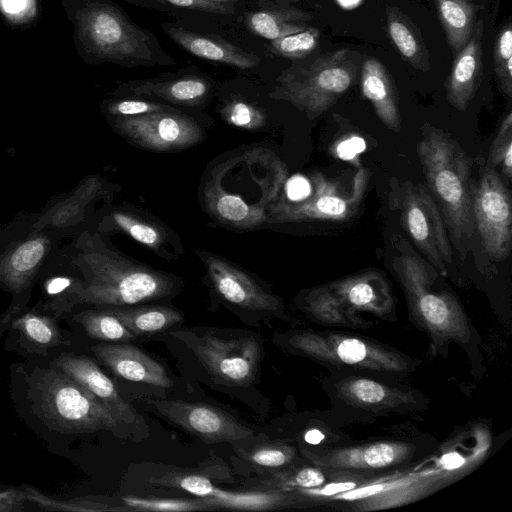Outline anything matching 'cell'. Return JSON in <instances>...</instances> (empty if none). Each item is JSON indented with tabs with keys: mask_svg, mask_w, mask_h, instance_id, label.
I'll list each match as a JSON object with an SVG mask.
<instances>
[{
	"mask_svg": "<svg viewBox=\"0 0 512 512\" xmlns=\"http://www.w3.org/2000/svg\"><path fill=\"white\" fill-rule=\"evenodd\" d=\"M416 149L427 188L440 209L451 245L465 260L476 234L470 158L449 133L428 123L421 126Z\"/></svg>",
	"mask_w": 512,
	"mask_h": 512,
	"instance_id": "obj_1",
	"label": "cell"
},
{
	"mask_svg": "<svg viewBox=\"0 0 512 512\" xmlns=\"http://www.w3.org/2000/svg\"><path fill=\"white\" fill-rule=\"evenodd\" d=\"M360 55L348 48L319 55L284 70L270 97L283 100L314 120L328 111L353 85Z\"/></svg>",
	"mask_w": 512,
	"mask_h": 512,
	"instance_id": "obj_2",
	"label": "cell"
},
{
	"mask_svg": "<svg viewBox=\"0 0 512 512\" xmlns=\"http://www.w3.org/2000/svg\"><path fill=\"white\" fill-rule=\"evenodd\" d=\"M91 260L92 279L76 293V302L131 306L169 297L180 286L175 275L115 252L98 253Z\"/></svg>",
	"mask_w": 512,
	"mask_h": 512,
	"instance_id": "obj_3",
	"label": "cell"
},
{
	"mask_svg": "<svg viewBox=\"0 0 512 512\" xmlns=\"http://www.w3.org/2000/svg\"><path fill=\"white\" fill-rule=\"evenodd\" d=\"M31 393L41 419L58 431H115L121 424L83 387L53 367L36 373Z\"/></svg>",
	"mask_w": 512,
	"mask_h": 512,
	"instance_id": "obj_4",
	"label": "cell"
},
{
	"mask_svg": "<svg viewBox=\"0 0 512 512\" xmlns=\"http://www.w3.org/2000/svg\"><path fill=\"white\" fill-rule=\"evenodd\" d=\"M291 353L322 363L382 374L410 371L408 358L368 339L335 332L293 331L278 335Z\"/></svg>",
	"mask_w": 512,
	"mask_h": 512,
	"instance_id": "obj_5",
	"label": "cell"
},
{
	"mask_svg": "<svg viewBox=\"0 0 512 512\" xmlns=\"http://www.w3.org/2000/svg\"><path fill=\"white\" fill-rule=\"evenodd\" d=\"M79 37L93 56L126 66H149L155 54L149 35L108 4L94 3L77 14Z\"/></svg>",
	"mask_w": 512,
	"mask_h": 512,
	"instance_id": "obj_6",
	"label": "cell"
},
{
	"mask_svg": "<svg viewBox=\"0 0 512 512\" xmlns=\"http://www.w3.org/2000/svg\"><path fill=\"white\" fill-rule=\"evenodd\" d=\"M369 178L370 172L365 168H360L347 183L314 171L308 194L299 200L278 199L269 210L267 222L348 220L362 204Z\"/></svg>",
	"mask_w": 512,
	"mask_h": 512,
	"instance_id": "obj_7",
	"label": "cell"
},
{
	"mask_svg": "<svg viewBox=\"0 0 512 512\" xmlns=\"http://www.w3.org/2000/svg\"><path fill=\"white\" fill-rule=\"evenodd\" d=\"M389 203L398 211L403 229L442 276L452 263V245L440 209L429 189L411 181L391 179Z\"/></svg>",
	"mask_w": 512,
	"mask_h": 512,
	"instance_id": "obj_8",
	"label": "cell"
},
{
	"mask_svg": "<svg viewBox=\"0 0 512 512\" xmlns=\"http://www.w3.org/2000/svg\"><path fill=\"white\" fill-rule=\"evenodd\" d=\"M171 334L186 342L205 369L225 385L246 386L254 380L262 356L259 337L244 332L225 336L211 328Z\"/></svg>",
	"mask_w": 512,
	"mask_h": 512,
	"instance_id": "obj_9",
	"label": "cell"
},
{
	"mask_svg": "<svg viewBox=\"0 0 512 512\" xmlns=\"http://www.w3.org/2000/svg\"><path fill=\"white\" fill-rule=\"evenodd\" d=\"M472 212L486 253L495 261L505 260L512 243V201L496 169L486 166L472 187Z\"/></svg>",
	"mask_w": 512,
	"mask_h": 512,
	"instance_id": "obj_10",
	"label": "cell"
},
{
	"mask_svg": "<svg viewBox=\"0 0 512 512\" xmlns=\"http://www.w3.org/2000/svg\"><path fill=\"white\" fill-rule=\"evenodd\" d=\"M114 126L129 142L157 152L186 149L204 138V133L196 121L171 110L117 117Z\"/></svg>",
	"mask_w": 512,
	"mask_h": 512,
	"instance_id": "obj_11",
	"label": "cell"
},
{
	"mask_svg": "<svg viewBox=\"0 0 512 512\" xmlns=\"http://www.w3.org/2000/svg\"><path fill=\"white\" fill-rule=\"evenodd\" d=\"M159 415L206 443L231 442L249 438L253 431L229 413L201 403L147 399Z\"/></svg>",
	"mask_w": 512,
	"mask_h": 512,
	"instance_id": "obj_12",
	"label": "cell"
},
{
	"mask_svg": "<svg viewBox=\"0 0 512 512\" xmlns=\"http://www.w3.org/2000/svg\"><path fill=\"white\" fill-rule=\"evenodd\" d=\"M196 254L205 264L214 289L225 301L264 315L278 316L283 312L281 298L265 289L251 274L206 250H196Z\"/></svg>",
	"mask_w": 512,
	"mask_h": 512,
	"instance_id": "obj_13",
	"label": "cell"
},
{
	"mask_svg": "<svg viewBox=\"0 0 512 512\" xmlns=\"http://www.w3.org/2000/svg\"><path fill=\"white\" fill-rule=\"evenodd\" d=\"M166 485L184 490L204 498L214 509L236 510H273L293 503L292 491L261 490L233 492L214 486L209 479L201 475L187 474L175 476L165 481Z\"/></svg>",
	"mask_w": 512,
	"mask_h": 512,
	"instance_id": "obj_14",
	"label": "cell"
},
{
	"mask_svg": "<svg viewBox=\"0 0 512 512\" xmlns=\"http://www.w3.org/2000/svg\"><path fill=\"white\" fill-rule=\"evenodd\" d=\"M52 367L77 382L120 423L140 422L137 413L121 396L116 385L91 358L83 355L62 354L53 362Z\"/></svg>",
	"mask_w": 512,
	"mask_h": 512,
	"instance_id": "obj_15",
	"label": "cell"
},
{
	"mask_svg": "<svg viewBox=\"0 0 512 512\" xmlns=\"http://www.w3.org/2000/svg\"><path fill=\"white\" fill-rule=\"evenodd\" d=\"M349 312L369 311L382 315L391 310L393 297L386 277L367 270L324 285Z\"/></svg>",
	"mask_w": 512,
	"mask_h": 512,
	"instance_id": "obj_16",
	"label": "cell"
},
{
	"mask_svg": "<svg viewBox=\"0 0 512 512\" xmlns=\"http://www.w3.org/2000/svg\"><path fill=\"white\" fill-rule=\"evenodd\" d=\"M91 349L96 357L120 378L162 388L173 385L164 366L133 345L125 342H106Z\"/></svg>",
	"mask_w": 512,
	"mask_h": 512,
	"instance_id": "obj_17",
	"label": "cell"
},
{
	"mask_svg": "<svg viewBox=\"0 0 512 512\" xmlns=\"http://www.w3.org/2000/svg\"><path fill=\"white\" fill-rule=\"evenodd\" d=\"M410 448L400 442H375L353 448H342L315 454H304L318 465L354 471L381 470L399 464L409 455Z\"/></svg>",
	"mask_w": 512,
	"mask_h": 512,
	"instance_id": "obj_18",
	"label": "cell"
},
{
	"mask_svg": "<svg viewBox=\"0 0 512 512\" xmlns=\"http://www.w3.org/2000/svg\"><path fill=\"white\" fill-rule=\"evenodd\" d=\"M483 21L475 22L464 47L454 56L452 70L446 82V97L457 110L464 111L473 99L483 75Z\"/></svg>",
	"mask_w": 512,
	"mask_h": 512,
	"instance_id": "obj_19",
	"label": "cell"
},
{
	"mask_svg": "<svg viewBox=\"0 0 512 512\" xmlns=\"http://www.w3.org/2000/svg\"><path fill=\"white\" fill-rule=\"evenodd\" d=\"M361 91L381 122L395 132L401 128L397 94L386 67L375 58H366L361 67Z\"/></svg>",
	"mask_w": 512,
	"mask_h": 512,
	"instance_id": "obj_20",
	"label": "cell"
},
{
	"mask_svg": "<svg viewBox=\"0 0 512 512\" xmlns=\"http://www.w3.org/2000/svg\"><path fill=\"white\" fill-rule=\"evenodd\" d=\"M166 32L181 48L199 58L241 69L253 68L260 63L256 55L213 36L181 27H167Z\"/></svg>",
	"mask_w": 512,
	"mask_h": 512,
	"instance_id": "obj_21",
	"label": "cell"
},
{
	"mask_svg": "<svg viewBox=\"0 0 512 512\" xmlns=\"http://www.w3.org/2000/svg\"><path fill=\"white\" fill-rule=\"evenodd\" d=\"M386 18L389 36L400 54L414 68L427 72L429 52L416 25L395 6H387Z\"/></svg>",
	"mask_w": 512,
	"mask_h": 512,
	"instance_id": "obj_22",
	"label": "cell"
},
{
	"mask_svg": "<svg viewBox=\"0 0 512 512\" xmlns=\"http://www.w3.org/2000/svg\"><path fill=\"white\" fill-rule=\"evenodd\" d=\"M135 95H151L166 101L195 106L204 101L210 84L200 77H182L169 81H144L131 88Z\"/></svg>",
	"mask_w": 512,
	"mask_h": 512,
	"instance_id": "obj_23",
	"label": "cell"
},
{
	"mask_svg": "<svg viewBox=\"0 0 512 512\" xmlns=\"http://www.w3.org/2000/svg\"><path fill=\"white\" fill-rule=\"evenodd\" d=\"M112 310L136 337L164 331L184 320L182 311L161 305L118 307Z\"/></svg>",
	"mask_w": 512,
	"mask_h": 512,
	"instance_id": "obj_24",
	"label": "cell"
},
{
	"mask_svg": "<svg viewBox=\"0 0 512 512\" xmlns=\"http://www.w3.org/2000/svg\"><path fill=\"white\" fill-rule=\"evenodd\" d=\"M115 228L162 257L173 258L167 247L171 245V234L163 225L140 216L138 213L116 210L111 213Z\"/></svg>",
	"mask_w": 512,
	"mask_h": 512,
	"instance_id": "obj_25",
	"label": "cell"
},
{
	"mask_svg": "<svg viewBox=\"0 0 512 512\" xmlns=\"http://www.w3.org/2000/svg\"><path fill=\"white\" fill-rule=\"evenodd\" d=\"M340 396L350 403L369 409H384L399 407L407 400H401V391L363 377H349L339 386Z\"/></svg>",
	"mask_w": 512,
	"mask_h": 512,
	"instance_id": "obj_26",
	"label": "cell"
},
{
	"mask_svg": "<svg viewBox=\"0 0 512 512\" xmlns=\"http://www.w3.org/2000/svg\"><path fill=\"white\" fill-rule=\"evenodd\" d=\"M439 20L455 56L468 42L476 22V6L466 0H436Z\"/></svg>",
	"mask_w": 512,
	"mask_h": 512,
	"instance_id": "obj_27",
	"label": "cell"
},
{
	"mask_svg": "<svg viewBox=\"0 0 512 512\" xmlns=\"http://www.w3.org/2000/svg\"><path fill=\"white\" fill-rule=\"evenodd\" d=\"M312 16L298 9L258 11L247 17V26L256 35L268 40L303 31Z\"/></svg>",
	"mask_w": 512,
	"mask_h": 512,
	"instance_id": "obj_28",
	"label": "cell"
},
{
	"mask_svg": "<svg viewBox=\"0 0 512 512\" xmlns=\"http://www.w3.org/2000/svg\"><path fill=\"white\" fill-rule=\"evenodd\" d=\"M87 335L104 342H128L136 336L128 330L111 309L86 310L74 316Z\"/></svg>",
	"mask_w": 512,
	"mask_h": 512,
	"instance_id": "obj_29",
	"label": "cell"
},
{
	"mask_svg": "<svg viewBox=\"0 0 512 512\" xmlns=\"http://www.w3.org/2000/svg\"><path fill=\"white\" fill-rule=\"evenodd\" d=\"M301 308L322 323L348 324L359 321L330 294L324 285L309 289L300 298Z\"/></svg>",
	"mask_w": 512,
	"mask_h": 512,
	"instance_id": "obj_30",
	"label": "cell"
},
{
	"mask_svg": "<svg viewBox=\"0 0 512 512\" xmlns=\"http://www.w3.org/2000/svg\"><path fill=\"white\" fill-rule=\"evenodd\" d=\"M326 482L324 473L314 467L287 469L274 472L266 478L258 480L257 487L262 490L295 491L321 487Z\"/></svg>",
	"mask_w": 512,
	"mask_h": 512,
	"instance_id": "obj_31",
	"label": "cell"
},
{
	"mask_svg": "<svg viewBox=\"0 0 512 512\" xmlns=\"http://www.w3.org/2000/svg\"><path fill=\"white\" fill-rule=\"evenodd\" d=\"M25 343L31 346L48 348L62 342L57 325L47 316L27 313L14 323Z\"/></svg>",
	"mask_w": 512,
	"mask_h": 512,
	"instance_id": "obj_32",
	"label": "cell"
},
{
	"mask_svg": "<svg viewBox=\"0 0 512 512\" xmlns=\"http://www.w3.org/2000/svg\"><path fill=\"white\" fill-rule=\"evenodd\" d=\"M494 72L501 91L512 97V24L508 21L499 31L493 50Z\"/></svg>",
	"mask_w": 512,
	"mask_h": 512,
	"instance_id": "obj_33",
	"label": "cell"
},
{
	"mask_svg": "<svg viewBox=\"0 0 512 512\" xmlns=\"http://www.w3.org/2000/svg\"><path fill=\"white\" fill-rule=\"evenodd\" d=\"M487 166L499 168L508 181L512 178V113L502 119L491 144Z\"/></svg>",
	"mask_w": 512,
	"mask_h": 512,
	"instance_id": "obj_34",
	"label": "cell"
},
{
	"mask_svg": "<svg viewBox=\"0 0 512 512\" xmlns=\"http://www.w3.org/2000/svg\"><path fill=\"white\" fill-rule=\"evenodd\" d=\"M320 31L309 27L271 41V51L283 58L297 60L309 55L319 43Z\"/></svg>",
	"mask_w": 512,
	"mask_h": 512,
	"instance_id": "obj_35",
	"label": "cell"
},
{
	"mask_svg": "<svg viewBox=\"0 0 512 512\" xmlns=\"http://www.w3.org/2000/svg\"><path fill=\"white\" fill-rule=\"evenodd\" d=\"M124 506L131 511H196L215 510L204 498L198 499H159L125 496Z\"/></svg>",
	"mask_w": 512,
	"mask_h": 512,
	"instance_id": "obj_36",
	"label": "cell"
},
{
	"mask_svg": "<svg viewBox=\"0 0 512 512\" xmlns=\"http://www.w3.org/2000/svg\"><path fill=\"white\" fill-rule=\"evenodd\" d=\"M220 114L227 124L246 130H259L267 122L261 108L243 100L235 99L228 102Z\"/></svg>",
	"mask_w": 512,
	"mask_h": 512,
	"instance_id": "obj_37",
	"label": "cell"
},
{
	"mask_svg": "<svg viewBox=\"0 0 512 512\" xmlns=\"http://www.w3.org/2000/svg\"><path fill=\"white\" fill-rule=\"evenodd\" d=\"M45 253V244L41 239H31L19 246L7 265L11 281L20 282L22 276L34 269Z\"/></svg>",
	"mask_w": 512,
	"mask_h": 512,
	"instance_id": "obj_38",
	"label": "cell"
},
{
	"mask_svg": "<svg viewBox=\"0 0 512 512\" xmlns=\"http://www.w3.org/2000/svg\"><path fill=\"white\" fill-rule=\"evenodd\" d=\"M243 456L256 466L277 469L288 465L294 458L295 451L289 446L272 443L259 445Z\"/></svg>",
	"mask_w": 512,
	"mask_h": 512,
	"instance_id": "obj_39",
	"label": "cell"
},
{
	"mask_svg": "<svg viewBox=\"0 0 512 512\" xmlns=\"http://www.w3.org/2000/svg\"><path fill=\"white\" fill-rule=\"evenodd\" d=\"M167 110H170L169 107L160 103L136 99L116 101L108 107L109 113L117 117H131Z\"/></svg>",
	"mask_w": 512,
	"mask_h": 512,
	"instance_id": "obj_40",
	"label": "cell"
},
{
	"mask_svg": "<svg viewBox=\"0 0 512 512\" xmlns=\"http://www.w3.org/2000/svg\"><path fill=\"white\" fill-rule=\"evenodd\" d=\"M0 10L11 20L25 21L35 11L34 0H0Z\"/></svg>",
	"mask_w": 512,
	"mask_h": 512,
	"instance_id": "obj_41",
	"label": "cell"
},
{
	"mask_svg": "<svg viewBox=\"0 0 512 512\" xmlns=\"http://www.w3.org/2000/svg\"><path fill=\"white\" fill-rule=\"evenodd\" d=\"M172 5L184 7L203 12L228 14L233 8L223 3H216L208 0H164Z\"/></svg>",
	"mask_w": 512,
	"mask_h": 512,
	"instance_id": "obj_42",
	"label": "cell"
},
{
	"mask_svg": "<svg viewBox=\"0 0 512 512\" xmlns=\"http://www.w3.org/2000/svg\"><path fill=\"white\" fill-rule=\"evenodd\" d=\"M309 189V181L303 179H293L288 184L287 200H299L308 194Z\"/></svg>",
	"mask_w": 512,
	"mask_h": 512,
	"instance_id": "obj_43",
	"label": "cell"
},
{
	"mask_svg": "<svg viewBox=\"0 0 512 512\" xmlns=\"http://www.w3.org/2000/svg\"><path fill=\"white\" fill-rule=\"evenodd\" d=\"M360 144H364L362 139L348 140L340 144L338 148V155L344 159H348L353 157L356 152H360L364 149V146Z\"/></svg>",
	"mask_w": 512,
	"mask_h": 512,
	"instance_id": "obj_44",
	"label": "cell"
},
{
	"mask_svg": "<svg viewBox=\"0 0 512 512\" xmlns=\"http://www.w3.org/2000/svg\"><path fill=\"white\" fill-rule=\"evenodd\" d=\"M71 285V280L65 277H56L51 279L46 285V291L49 295H57L66 290Z\"/></svg>",
	"mask_w": 512,
	"mask_h": 512,
	"instance_id": "obj_45",
	"label": "cell"
},
{
	"mask_svg": "<svg viewBox=\"0 0 512 512\" xmlns=\"http://www.w3.org/2000/svg\"><path fill=\"white\" fill-rule=\"evenodd\" d=\"M304 439L307 443L316 445L323 441L324 435L321 431L317 429H312L306 432V434L304 435Z\"/></svg>",
	"mask_w": 512,
	"mask_h": 512,
	"instance_id": "obj_46",
	"label": "cell"
},
{
	"mask_svg": "<svg viewBox=\"0 0 512 512\" xmlns=\"http://www.w3.org/2000/svg\"><path fill=\"white\" fill-rule=\"evenodd\" d=\"M208 1L216 2V3H223V4H227V3L233 2V1H235V0H208Z\"/></svg>",
	"mask_w": 512,
	"mask_h": 512,
	"instance_id": "obj_47",
	"label": "cell"
},
{
	"mask_svg": "<svg viewBox=\"0 0 512 512\" xmlns=\"http://www.w3.org/2000/svg\"><path fill=\"white\" fill-rule=\"evenodd\" d=\"M466 1H471V0H466Z\"/></svg>",
	"mask_w": 512,
	"mask_h": 512,
	"instance_id": "obj_48",
	"label": "cell"
}]
</instances>
